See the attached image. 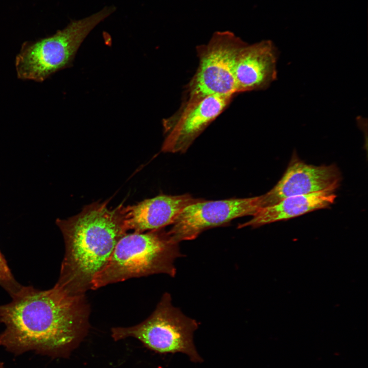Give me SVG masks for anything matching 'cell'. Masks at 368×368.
<instances>
[{"label": "cell", "instance_id": "obj_1", "mask_svg": "<svg viewBox=\"0 0 368 368\" xmlns=\"http://www.w3.org/2000/svg\"><path fill=\"white\" fill-rule=\"evenodd\" d=\"M0 305V346L18 355L29 351L68 358L86 336L90 307L85 294L72 295L55 284L48 290L22 286Z\"/></svg>", "mask_w": 368, "mask_h": 368}, {"label": "cell", "instance_id": "obj_9", "mask_svg": "<svg viewBox=\"0 0 368 368\" xmlns=\"http://www.w3.org/2000/svg\"><path fill=\"white\" fill-rule=\"evenodd\" d=\"M340 181V173L335 165L315 166L293 155L280 180L270 191L261 195V208L273 205L290 196L335 192Z\"/></svg>", "mask_w": 368, "mask_h": 368}, {"label": "cell", "instance_id": "obj_5", "mask_svg": "<svg viewBox=\"0 0 368 368\" xmlns=\"http://www.w3.org/2000/svg\"><path fill=\"white\" fill-rule=\"evenodd\" d=\"M198 327V323L174 307L171 295L166 292L146 319L131 327L112 328L111 335L114 341L133 337L156 353H182L192 361L201 362L193 338Z\"/></svg>", "mask_w": 368, "mask_h": 368}, {"label": "cell", "instance_id": "obj_13", "mask_svg": "<svg viewBox=\"0 0 368 368\" xmlns=\"http://www.w3.org/2000/svg\"><path fill=\"white\" fill-rule=\"evenodd\" d=\"M0 286L12 297L22 286L15 279L7 262L0 250Z\"/></svg>", "mask_w": 368, "mask_h": 368}, {"label": "cell", "instance_id": "obj_4", "mask_svg": "<svg viewBox=\"0 0 368 368\" xmlns=\"http://www.w3.org/2000/svg\"><path fill=\"white\" fill-rule=\"evenodd\" d=\"M114 10V7L104 8L88 17L72 21L51 36L24 43L15 58L17 78L42 82L69 66L90 32Z\"/></svg>", "mask_w": 368, "mask_h": 368}, {"label": "cell", "instance_id": "obj_2", "mask_svg": "<svg viewBox=\"0 0 368 368\" xmlns=\"http://www.w3.org/2000/svg\"><path fill=\"white\" fill-rule=\"evenodd\" d=\"M124 208L120 205L111 210L107 201L96 202L60 222L65 254L57 285L72 295L85 294L91 289L94 277L127 233Z\"/></svg>", "mask_w": 368, "mask_h": 368}, {"label": "cell", "instance_id": "obj_10", "mask_svg": "<svg viewBox=\"0 0 368 368\" xmlns=\"http://www.w3.org/2000/svg\"><path fill=\"white\" fill-rule=\"evenodd\" d=\"M277 49L270 40L246 43L236 59V93L267 88L277 78Z\"/></svg>", "mask_w": 368, "mask_h": 368}, {"label": "cell", "instance_id": "obj_7", "mask_svg": "<svg viewBox=\"0 0 368 368\" xmlns=\"http://www.w3.org/2000/svg\"><path fill=\"white\" fill-rule=\"evenodd\" d=\"M261 196L219 200H201L186 207L168 231L174 240L196 239L203 232L228 224L233 220L254 216L261 208Z\"/></svg>", "mask_w": 368, "mask_h": 368}, {"label": "cell", "instance_id": "obj_14", "mask_svg": "<svg viewBox=\"0 0 368 368\" xmlns=\"http://www.w3.org/2000/svg\"><path fill=\"white\" fill-rule=\"evenodd\" d=\"M0 368H5L3 363H0Z\"/></svg>", "mask_w": 368, "mask_h": 368}, {"label": "cell", "instance_id": "obj_12", "mask_svg": "<svg viewBox=\"0 0 368 368\" xmlns=\"http://www.w3.org/2000/svg\"><path fill=\"white\" fill-rule=\"evenodd\" d=\"M334 192L321 191L287 197L273 205L260 209L251 219L239 224L238 228H256L328 208L336 198Z\"/></svg>", "mask_w": 368, "mask_h": 368}, {"label": "cell", "instance_id": "obj_8", "mask_svg": "<svg viewBox=\"0 0 368 368\" xmlns=\"http://www.w3.org/2000/svg\"><path fill=\"white\" fill-rule=\"evenodd\" d=\"M233 95H213L183 100L172 116L163 120L164 152L185 153L231 103Z\"/></svg>", "mask_w": 368, "mask_h": 368}, {"label": "cell", "instance_id": "obj_6", "mask_svg": "<svg viewBox=\"0 0 368 368\" xmlns=\"http://www.w3.org/2000/svg\"><path fill=\"white\" fill-rule=\"evenodd\" d=\"M246 44L234 33L227 31L215 32L207 44L198 45V66L186 86L183 99L237 94L235 77L236 59Z\"/></svg>", "mask_w": 368, "mask_h": 368}, {"label": "cell", "instance_id": "obj_11", "mask_svg": "<svg viewBox=\"0 0 368 368\" xmlns=\"http://www.w3.org/2000/svg\"><path fill=\"white\" fill-rule=\"evenodd\" d=\"M189 194L160 195L136 204L125 206V225L128 231L143 233L173 224L189 205L201 200Z\"/></svg>", "mask_w": 368, "mask_h": 368}, {"label": "cell", "instance_id": "obj_3", "mask_svg": "<svg viewBox=\"0 0 368 368\" xmlns=\"http://www.w3.org/2000/svg\"><path fill=\"white\" fill-rule=\"evenodd\" d=\"M182 256L179 243L163 228L145 233H126L117 243L106 266L94 277L91 289L153 274L174 277V262Z\"/></svg>", "mask_w": 368, "mask_h": 368}]
</instances>
